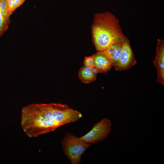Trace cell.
Segmentation results:
<instances>
[{"instance_id": "cell-1", "label": "cell", "mask_w": 164, "mask_h": 164, "mask_svg": "<svg viewBox=\"0 0 164 164\" xmlns=\"http://www.w3.org/2000/svg\"><path fill=\"white\" fill-rule=\"evenodd\" d=\"M82 117L79 111L60 103H34L22 109L21 126L30 138L55 131L58 127L76 121Z\"/></svg>"}, {"instance_id": "cell-2", "label": "cell", "mask_w": 164, "mask_h": 164, "mask_svg": "<svg viewBox=\"0 0 164 164\" xmlns=\"http://www.w3.org/2000/svg\"><path fill=\"white\" fill-rule=\"evenodd\" d=\"M91 32L92 41L97 52H102L113 43L128 39L118 19L108 12L94 14Z\"/></svg>"}, {"instance_id": "cell-3", "label": "cell", "mask_w": 164, "mask_h": 164, "mask_svg": "<svg viewBox=\"0 0 164 164\" xmlns=\"http://www.w3.org/2000/svg\"><path fill=\"white\" fill-rule=\"evenodd\" d=\"M64 154L72 164H78L86 150L91 145L70 132L65 135L61 141Z\"/></svg>"}, {"instance_id": "cell-4", "label": "cell", "mask_w": 164, "mask_h": 164, "mask_svg": "<svg viewBox=\"0 0 164 164\" xmlns=\"http://www.w3.org/2000/svg\"><path fill=\"white\" fill-rule=\"evenodd\" d=\"M111 126V121L107 118H104L95 123L88 132L79 138L84 142L90 144L102 142L108 137Z\"/></svg>"}, {"instance_id": "cell-5", "label": "cell", "mask_w": 164, "mask_h": 164, "mask_svg": "<svg viewBox=\"0 0 164 164\" xmlns=\"http://www.w3.org/2000/svg\"><path fill=\"white\" fill-rule=\"evenodd\" d=\"M137 63L128 39L124 42L117 64L114 67L115 70H128Z\"/></svg>"}, {"instance_id": "cell-6", "label": "cell", "mask_w": 164, "mask_h": 164, "mask_svg": "<svg viewBox=\"0 0 164 164\" xmlns=\"http://www.w3.org/2000/svg\"><path fill=\"white\" fill-rule=\"evenodd\" d=\"M155 59L153 61L157 76L156 81L164 85V41L158 39Z\"/></svg>"}, {"instance_id": "cell-7", "label": "cell", "mask_w": 164, "mask_h": 164, "mask_svg": "<svg viewBox=\"0 0 164 164\" xmlns=\"http://www.w3.org/2000/svg\"><path fill=\"white\" fill-rule=\"evenodd\" d=\"M124 42L119 41L113 43L106 50L100 52L110 60L114 67L117 64Z\"/></svg>"}, {"instance_id": "cell-8", "label": "cell", "mask_w": 164, "mask_h": 164, "mask_svg": "<svg viewBox=\"0 0 164 164\" xmlns=\"http://www.w3.org/2000/svg\"><path fill=\"white\" fill-rule=\"evenodd\" d=\"M94 55L95 67L103 70L105 73L110 70L113 67L110 60L103 53L97 52Z\"/></svg>"}, {"instance_id": "cell-9", "label": "cell", "mask_w": 164, "mask_h": 164, "mask_svg": "<svg viewBox=\"0 0 164 164\" xmlns=\"http://www.w3.org/2000/svg\"><path fill=\"white\" fill-rule=\"evenodd\" d=\"M78 74L79 78L81 82L86 84L94 81L97 77V73L92 72L90 67L85 66L80 68Z\"/></svg>"}, {"instance_id": "cell-10", "label": "cell", "mask_w": 164, "mask_h": 164, "mask_svg": "<svg viewBox=\"0 0 164 164\" xmlns=\"http://www.w3.org/2000/svg\"><path fill=\"white\" fill-rule=\"evenodd\" d=\"M0 10L2 16L4 18L9 19L12 14L9 8L7 0H0Z\"/></svg>"}, {"instance_id": "cell-11", "label": "cell", "mask_w": 164, "mask_h": 164, "mask_svg": "<svg viewBox=\"0 0 164 164\" xmlns=\"http://www.w3.org/2000/svg\"><path fill=\"white\" fill-rule=\"evenodd\" d=\"M10 22L9 19H5L2 16L0 10V37L7 30Z\"/></svg>"}, {"instance_id": "cell-12", "label": "cell", "mask_w": 164, "mask_h": 164, "mask_svg": "<svg viewBox=\"0 0 164 164\" xmlns=\"http://www.w3.org/2000/svg\"><path fill=\"white\" fill-rule=\"evenodd\" d=\"M94 55L91 56L85 57L84 61V66L89 67H94Z\"/></svg>"}, {"instance_id": "cell-13", "label": "cell", "mask_w": 164, "mask_h": 164, "mask_svg": "<svg viewBox=\"0 0 164 164\" xmlns=\"http://www.w3.org/2000/svg\"><path fill=\"white\" fill-rule=\"evenodd\" d=\"M26 0H14L13 4L14 11L17 8L20 6Z\"/></svg>"}, {"instance_id": "cell-14", "label": "cell", "mask_w": 164, "mask_h": 164, "mask_svg": "<svg viewBox=\"0 0 164 164\" xmlns=\"http://www.w3.org/2000/svg\"><path fill=\"white\" fill-rule=\"evenodd\" d=\"M91 70L93 72L97 74L98 73H105L103 70L97 68L96 67H90Z\"/></svg>"}, {"instance_id": "cell-15", "label": "cell", "mask_w": 164, "mask_h": 164, "mask_svg": "<svg viewBox=\"0 0 164 164\" xmlns=\"http://www.w3.org/2000/svg\"><path fill=\"white\" fill-rule=\"evenodd\" d=\"M9 9L11 13L13 12V4L14 0H7Z\"/></svg>"}, {"instance_id": "cell-16", "label": "cell", "mask_w": 164, "mask_h": 164, "mask_svg": "<svg viewBox=\"0 0 164 164\" xmlns=\"http://www.w3.org/2000/svg\"></svg>"}]
</instances>
